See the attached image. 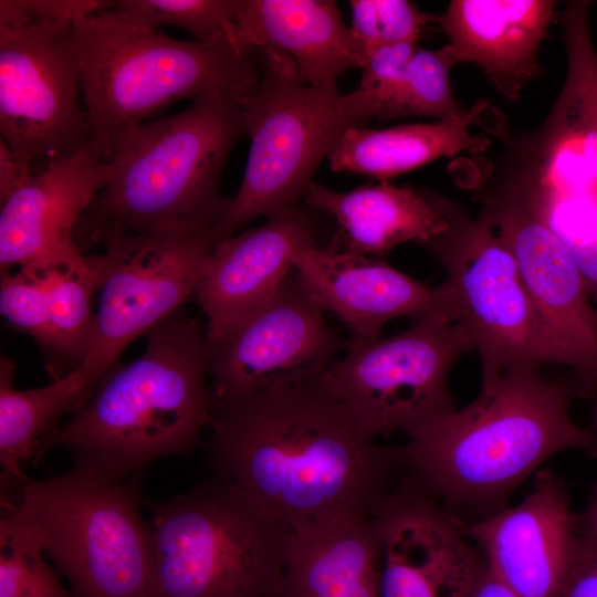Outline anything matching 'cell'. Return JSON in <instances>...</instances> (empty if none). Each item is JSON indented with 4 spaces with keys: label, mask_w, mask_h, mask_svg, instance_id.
I'll return each instance as SVG.
<instances>
[{
    "label": "cell",
    "mask_w": 597,
    "mask_h": 597,
    "mask_svg": "<svg viewBox=\"0 0 597 597\" xmlns=\"http://www.w3.org/2000/svg\"><path fill=\"white\" fill-rule=\"evenodd\" d=\"M590 75H591L595 93L597 96V54L596 53L593 55L591 61H590Z\"/></svg>",
    "instance_id": "cell-38"
},
{
    "label": "cell",
    "mask_w": 597,
    "mask_h": 597,
    "mask_svg": "<svg viewBox=\"0 0 597 597\" xmlns=\"http://www.w3.org/2000/svg\"><path fill=\"white\" fill-rule=\"evenodd\" d=\"M104 0H0V27L23 28L46 22H75L107 9Z\"/></svg>",
    "instance_id": "cell-33"
},
{
    "label": "cell",
    "mask_w": 597,
    "mask_h": 597,
    "mask_svg": "<svg viewBox=\"0 0 597 597\" xmlns=\"http://www.w3.org/2000/svg\"><path fill=\"white\" fill-rule=\"evenodd\" d=\"M352 32L363 55L368 50L402 42L418 43L434 18L407 0H352Z\"/></svg>",
    "instance_id": "cell-30"
},
{
    "label": "cell",
    "mask_w": 597,
    "mask_h": 597,
    "mask_svg": "<svg viewBox=\"0 0 597 597\" xmlns=\"http://www.w3.org/2000/svg\"><path fill=\"white\" fill-rule=\"evenodd\" d=\"M482 210L512 254L521 280L564 366L574 391L597 388V315L570 254L507 178L482 191Z\"/></svg>",
    "instance_id": "cell-13"
},
{
    "label": "cell",
    "mask_w": 597,
    "mask_h": 597,
    "mask_svg": "<svg viewBox=\"0 0 597 597\" xmlns=\"http://www.w3.org/2000/svg\"><path fill=\"white\" fill-rule=\"evenodd\" d=\"M260 51L256 90L241 102L250 149L238 192L211 232L213 245L258 217L298 206L312 177L352 127L378 119L376 101L360 90L331 94L307 85L294 62Z\"/></svg>",
    "instance_id": "cell-6"
},
{
    "label": "cell",
    "mask_w": 597,
    "mask_h": 597,
    "mask_svg": "<svg viewBox=\"0 0 597 597\" xmlns=\"http://www.w3.org/2000/svg\"><path fill=\"white\" fill-rule=\"evenodd\" d=\"M88 254L98 293L90 350L83 366L98 384L136 338L196 296L207 256L208 234L124 235Z\"/></svg>",
    "instance_id": "cell-12"
},
{
    "label": "cell",
    "mask_w": 597,
    "mask_h": 597,
    "mask_svg": "<svg viewBox=\"0 0 597 597\" xmlns=\"http://www.w3.org/2000/svg\"><path fill=\"white\" fill-rule=\"evenodd\" d=\"M147 597H280L290 527L212 474L150 503Z\"/></svg>",
    "instance_id": "cell-7"
},
{
    "label": "cell",
    "mask_w": 597,
    "mask_h": 597,
    "mask_svg": "<svg viewBox=\"0 0 597 597\" xmlns=\"http://www.w3.org/2000/svg\"><path fill=\"white\" fill-rule=\"evenodd\" d=\"M573 394V387L548 381L537 367L509 369L472 402L439 417L399 447L406 469L447 507L492 514L555 453L597 455V436L570 417Z\"/></svg>",
    "instance_id": "cell-2"
},
{
    "label": "cell",
    "mask_w": 597,
    "mask_h": 597,
    "mask_svg": "<svg viewBox=\"0 0 597 597\" xmlns=\"http://www.w3.org/2000/svg\"><path fill=\"white\" fill-rule=\"evenodd\" d=\"M29 263L36 268L44 284L48 328L41 350L55 380L86 360L95 321L93 271L87 255L76 244Z\"/></svg>",
    "instance_id": "cell-26"
},
{
    "label": "cell",
    "mask_w": 597,
    "mask_h": 597,
    "mask_svg": "<svg viewBox=\"0 0 597 597\" xmlns=\"http://www.w3.org/2000/svg\"><path fill=\"white\" fill-rule=\"evenodd\" d=\"M206 325L177 311L148 333L142 356L116 363L86 405L39 443L33 461L60 447L112 482L154 459L187 454L211 416Z\"/></svg>",
    "instance_id": "cell-3"
},
{
    "label": "cell",
    "mask_w": 597,
    "mask_h": 597,
    "mask_svg": "<svg viewBox=\"0 0 597 597\" xmlns=\"http://www.w3.org/2000/svg\"><path fill=\"white\" fill-rule=\"evenodd\" d=\"M473 344L464 328L440 311L389 336L344 342L318 384L353 416L365 436H415L455 409L448 388L453 365Z\"/></svg>",
    "instance_id": "cell-9"
},
{
    "label": "cell",
    "mask_w": 597,
    "mask_h": 597,
    "mask_svg": "<svg viewBox=\"0 0 597 597\" xmlns=\"http://www.w3.org/2000/svg\"><path fill=\"white\" fill-rule=\"evenodd\" d=\"M422 247L446 271V313L464 328L480 356L481 390L515 367L564 365L512 254L483 211L471 219L463 210Z\"/></svg>",
    "instance_id": "cell-10"
},
{
    "label": "cell",
    "mask_w": 597,
    "mask_h": 597,
    "mask_svg": "<svg viewBox=\"0 0 597 597\" xmlns=\"http://www.w3.org/2000/svg\"><path fill=\"white\" fill-rule=\"evenodd\" d=\"M418 49L417 43L402 42L379 45L365 52L358 90L371 96L378 104L377 121H384L400 90L408 64Z\"/></svg>",
    "instance_id": "cell-32"
},
{
    "label": "cell",
    "mask_w": 597,
    "mask_h": 597,
    "mask_svg": "<svg viewBox=\"0 0 597 597\" xmlns=\"http://www.w3.org/2000/svg\"><path fill=\"white\" fill-rule=\"evenodd\" d=\"M242 136L243 108L228 95L200 97L124 134L105 186L77 222V248L124 235H211L229 201L222 171Z\"/></svg>",
    "instance_id": "cell-4"
},
{
    "label": "cell",
    "mask_w": 597,
    "mask_h": 597,
    "mask_svg": "<svg viewBox=\"0 0 597 597\" xmlns=\"http://www.w3.org/2000/svg\"><path fill=\"white\" fill-rule=\"evenodd\" d=\"M294 269L320 306L335 314L352 336L377 338L391 320L446 314L442 285H428L380 258L348 250L338 234L325 247L301 251Z\"/></svg>",
    "instance_id": "cell-18"
},
{
    "label": "cell",
    "mask_w": 597,
    "mask_h": 597,
    "mask_svg": "<svg viewBox=\"0 0 597 597\" xmlns=\"http://www.w3.org/2000/svg\"><path fill=\"white\" fill-rule=\"evenodd\" d=\"M459 524L490 570L519 597H556L580 541L566 486L549 469L535 473L532 491L517 505Z\"/></svg>",
    "instance_id": "cell-16"
},
{
    "label": "cell",
    "mask_w": 597,
    "mask_h": 597,
    "mask_svg": "<svg viewBox=\"0 0 597 597\" xmlns=\"http://www.w3.org/2000/svg\"><path fill=\"white\" fill-rule=\"evenodd\" d=\"M549 0H452L438 18L455 64H476L509 101L538 72V49L553 20Z\"/></svg>",
    "instance_id": "cell-20"
},
{
    "label": "cell",
    "mask_w": 597,
    "mask_h": 597,
    "mask_svg": "<svg viewBox=\"0 0 597 597\" xmlns=\"http://www.w3.org/2000/svg\"><path fill=\"white\" fill-rule=\"evenodd\" d=\"M234 21L243 46L285 53L316 90L337 94V78L363 66V50L335 1L235 0Z\"/></svg>",
    "instance_id": "cell-21"
},
{
    "label": "cell",
    "mask_w": 597,
    "mask_h": 597,
    "mask_svg": "<svg viewBox=\"0 0 597 597\" xmlns=\"http://www.w3.org/2000/svg\"><path fill=\"white\" fill-rule=\"evenodd\" d=\"M0 312L18 332L31 336L42 349L46 342V306L43 280L30 263L17 272H1Z\"/></svg>",
    "instance_id": "cell-31"
},
{
    "label": "cell",
    "mask_w": 597,
    "mask_h": 597,
    "mask_svg": "<svg viewBox=\"0 0 597 597\" xmlns=\"http://www.w3.org/2000/svg\"><path fill=\"white\" fill-rule=\"evenodd\" d=\"M315 211L298 205L213 245L195 296L206 317L208 346L223 339L275 293L301 251L321 245Z\"/></svg>",
    "instance_id": "cell-17"
},
{
    "label": "cell",
    "mask_w": 597,
    "mask_h": 597,
    "mask_svg": "<svg viewBox=\"0 0 597 597\" xmlns=\"http://www.w3.org/2000/svg\"><path fill=\"white\" fill-rule=\"evenodd\" d=\"M578 519L580 532L597 542V489L587 511L583 516H578Z\"/></svg>",
    "instance_id": "cell-37"
},
{
    "label": "cell",
    "mask_w": 597,
    "mask_h": 597,
    "mask_svg": "<svg viewBox=\"0 0 597 597\" xmlns=\"http://www.w3.org/2000/svg\"><path fill=\"white\" fill-rule=\"evenodd\" d=\"M14 364L0 359V464L2 476L19 483L21 465L34 459L40 441L62 416L76 415L92 397L97 383L84 366L51 384L29 390L13 386Z\"/></svg>",
    "instance_id": "cell-25"
},
{
    "label": "cell",
    "mask_w": 597,
    "mask_h": 597,
    "mask_svg": "<svg viewBox=\"0 0 597 597\" xmlns=\"http://www.w3.org/2000/svg\"><path fill=\"white\" fill-rule=\"evenodd\" d=\"M72 22L0 27V132L27 174L91 145Z\"/></svg>",
    "instance_id": "cell-11"
},
{
    "label": "cell",
    "mask_w": 597,
    "mask_h": 597,
    "mask_svg": "<svg viewBox=\"0 0 597 597\" xmlns=\"http://www.w3.org/2000/svg\"><path fill=\"white\" fill-rule=\"evenodd\" d=\"M371 515L379 535L380 597H469L485 558L410 472Z\"/></svg>",
    "instance_id": "cell-15"
},
{
    "label": "cell",
    "mask_w": 597,
    "mask_h": 597,
    "mask_svg": "<svg viewBox=\"0 0 597 597\" xmlns=\"http://www.w3.org/2000/svg\"><path fill=\"white\" fill-rule=\"evenodd\" d=\"M595 425H596V428H597V401H596V405H595Z\"/></svg>",
    "instance_id": "cell-39"
},
{
    "label": "cell",
    "mask_w": 597,
    "mask_h": 597,
    "mask_svg": "<svg viewBox=\"0 0 597 597\" xmlns=\"http://www.w3.org/2000/svg\"><path fill=\"white\" fill-rule=\"evenodd\" d=\"M294 269L275 293L208 346L211 391L245 395L317 381L344 342Z\"/></svg>",
    "instance_id": "cell-14"
},
{
    "label": "cell",
    "mask_w": 597,
    "mask_h": 597,
    "mask_svg": "<svg viewBox=\"0 0 597 597\" xmlns=\"http://www.w3.org/2000/svg\"><path fill=\"white\" fill-rule=\"evenodd\" d=\"M29 176L20 168L7 143L0 138V203L4 202Z\"/></svg>",
    "instance_id": "cell-35"
},
{
    "label": "cell",
    "mask_w": 597,
    "mask_h": 597,
    "mask_svg": "<svg viewBox=\"0 0 597 597\" xmlns=\"http://www.w3.org/2000/svg\"><path fill=\"white\" fill-rule=\"evenodd\" d=\"M469 597H519L486 566Z\"/></svg>",
    "instance_id": "cell-36"
},
{
    "label": "cell",
    "mask_w": 597,
    "mask_h": 597,
    "mask_svg": "<svg viewBox=\"0 0 597 597\" xmlns=\"http://www.w3.org/2000/svg\"><path fill=\"white\" fill-rule=\"evenodd\" d=\"M213 474L290 528L339 512L371 514L406 468L363 433L317 381L245 395L211 391Z\"/></svg>",
    "instance_id": "cell-1"
},
{
    "label": "cell",
    "mask_w": 597,
    "mask_h": 597,
    "mask_svg": "<svg viewBox=\"0 0 597 597\" xmlns=\"http://www.w3.org/2000/svg\"><path fill=\"white\" fill-rule=\"evenodd\" d=\"M303 200L337 221L346 249L375 258L406 242L425 244L446 232L463 211L433 191L387 181L349 191L313 181Z\"/></svg>",
    "instance_id": "cell-23"
},
{
    "label": "cell",
    "mask_w": 597,
    "mask_h": 597,
    "mask_svg": "<svg viewBox=\"0 0 597 597\" xmlns=\"http://www.w3.org/2000/svg\"><path fill=\"white\" fill-rule=\"evenodd\" d=\"M44 556L25 523L6 509L0 521V597H76Z\"/></svg>",
    "instance_id": "cell-28"
},
{
    "label": "cell",
    "mask_w": 597,
    "mask_h": 597,
    "mask_svg": "<svg viewBox=\"0 0 597 597\" xmlns=\"http://www.w3.org/2000/svg\"><path fill=\"white\" fill-rule=\"evenodd\" d=\"M234 7L235 0H119L112 1L108 10L145 28L178 27L199 42L248 49L238 38Z\"/></svg>",
    "instance_id": "cell-27"
},
{
    "label": "cell",
    "mask_w": 597,
    "mask_h": 597,
    "mask_svg": "<svg viewBox=\"0 0 597 597\" xmlns=\"http://www.w3.org/2000/svg\"><path fill=\"white\" fill-rule=\"evenodd\" d=\"M73 34L91 146L108 164L121 137L160 108L207 95L241 103L260 83L259 50L172 39L108 8L73 22Z\"/></svg>",
    "instance_id": "cell-5"
},
{
    "label": "cell",
    "mask_w": 597,
    "mask_h": 597,
    "mask_svg": "<svg viewBox=\"0 0 597 597\" xmlns=\"http://www.w3.org/2000/svg\"><path fill=\"white\" fill-rule=\"evenodd\" d=\"M378 527L339 512L290 528L280 597H380Z\"/></svg>",
    "instance_id": "cell-22"
},
{
    "label": "cell",
    "mask_w": 597,
    "mask_h": 597,
    "mask_svg": "<svg viewBox=\"0 0 597 597\" xmlns=\"http://www.w3.org/2000/svg\"><path fill=\"white\" fill-rule=\"evenodd\" d=\"M108 175L109 164L91 145L30 175L1 203V272L76 244L77 222Z\"/></svg>",
    "instance_id": "cell-19"
},
{
    "label": "cell",
    "mask_w": 597,
    "mask_h": 597,
    "mask_svg": "<svg viewBox=\"0 0 597 597\" xmlns=\"http://www.w3.org/2000/svg\"><path fill=\"white\" fill-rule=\"evenodd\" d=\"M454 65L447 45L433 51L418 49L384 121L410 116L438 121L465 114L468 109L455 101L451 90L450 71Z\"/></svg>",
    "instance_id": "cell-29"
},
{
    "label": "cell",
    "mask_w": 597,
    "mask_h": 597,
    "mask_svg": "<svg viewBox=\"0 0 597 597\" xmlns=\"http://www.w3.org/2000/svg\"><path fill=\"white\" fill-rule=\"evenodd\" d=\"M488 107L486 101H478L465 114L433 123L352 127L328 156L329 168L387 180L441 157L481 153L491 142L474 127L483 125Z\"/></svg>",
    "instance_id": "cell-24"
},
{
    "label": "cell",
    "mask_w": 597,
    "mask_h": 597,
    "mask_svg": "<svg viewBox=\"0 0 597 597\" xmlns=\"http://www.w3.org/2000/svg\"><path fill=\"white\" fill-rule=\"evenodd\" d=\"M18 484L11 509L76 597H147L151 543L137 476L112 482L74 463L62 475Z\"/></svg>",
    "instance_id": "cell-8"
},
{
    "label": "cell",
    "mask_w": 597,
    "mask_h": 597,
    "mask_svg": "<svg viewBox=\"0 0 597 597\" xmlns=\"http://www.w3.org/2000/svg\"><path fill=\"white\" fill-rule=\"evenodd\" d=\"M556 597H597V542L582 532L576 557Z\"/></svg>",
    "instance_id": "cell-34"
}]
</instances>
